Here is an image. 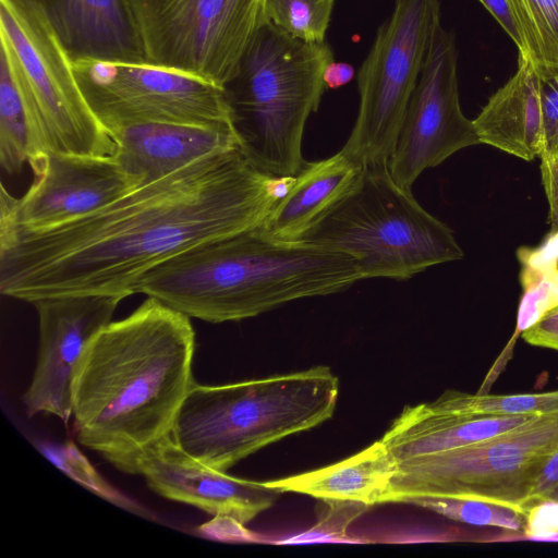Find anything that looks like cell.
<instances>
[{"instance_id": "1", "label": "cell", "mask_w": 558, "mask_h": 558, "mask_svg": "<svg viewBox=\"0 0 558 558\" xmlns=\"http://www.w3.org/2000/svg\"><path fill=\"white\" fill-rule=\"evenodd\" d=\"M293 181L258 171L235 148L51 229L0 226V292L29 303L71 294L125 299L173 256L259 227Z\"/></svg>"}, {"instance_id": "2", "label": "cell", "mask_w": 558, "mask_h": 558, "mask_svg": "<svg viewBox=\"0 0 558 558\" xmlns=\"http://www.w3.org/2000/svg\"><path fill=\"white\" fill-rule=\"evenodd\" d=\"M195 332L190 317L157 299L110 322L90 341L73 387L76 439L118 470L171 435L190 389Z\"/></svg>"}, {"instance_id": "3", "label": "cell", "mask_w": 558, "mask_h": 558, "mask_svg": "<svg viewBox=\"0 0 558 558\" xmlns=\"http://www.w3.org/2000/svg\"><path fill=\"white\" fill-rule=\"evenodd\" d=\"M363 271L355 258L259 227L214 239L158 265L137 293L207 323L251 318L303 298L347 290Z\"/></svg>"}, {"instance_id": "4", "label": "cell", "mask_w": 558, "mask_h": 558, "mask_svg": "<svg viewBox=\"0 0 558 558\" xmlns=\"http://www.w3.org/2000/svg\"><path fill=\"white\" fill-rule=\"evenodd\" d=\"M333 60L326 43H306L264 23L222 86L239 149L258 171L295 177L304 128L317 111L324 71Z\"/></svg>"}, {"instance_id": "5", "label": "cell", "mask_w": 558, "mask_h": 558, "mask_svg": "<svg viewBox=\"0 0 558 558\" xmlns=\"http://www.w3.org/2000/svg\"><path fill=\"white\" fill-rule=\"evenodd\" d=\"M338 396L339 379L324 365L220 386L195 383L171 436L194 459L226 472L259 449L329 420Z\"/></svg>"}, {"instance_id": "6", "label": "cell", "mask_w": 558, "mask_h": 558, "mask_svg": "<svg viewBox=\"0 0 558 558\" xmlns=\"http://www.w3.org/2000/svg\"><path fill=\"white\" fill-rule=\"evenodd\" d=\"M299 241L352 256L365 279L407 280L464 255L452 230L392 179L388 163L364 167Z\"/></svg>"}, {"instance_id": "7", "label": "cell", "mask_w": 558, "mask_h": 558, "mask_svg": "<svg viewBox=\"0 0 558 558\" xmlns=\"http://www.w3.org/2000/svg\"><path fill=\"white\" fill-rule=\"evenodd\" d=\"M2 58L26 108L31 129L29 162L53 151L106 156L114 143L89 108L72 62L32 10L0 0Z\"/></svg>"}, {"instance_id": "8", "label": "cell", "mask_w": 558, "mask_h": 558, "mask_svg": "<svg viewBox=\"0 0 558 558\" xmlns=\"http://www.w3.org/2000/svg\"><path fill=\"white\" fill-rule=\"evenodd\" d=\"M557 448L558 411L541 414L492 438L398 461L386 504L462 498L522 513L536 471Z\"/></svg>"}, {"instance_id": "9", "label": "cell", "mask_w": 558, "mask_h": 558, "mask_svg": "<svg viewBox=\"0 0 558 558\" xmlns=\"http://www.w3.org/2000/svg\"><path fill=\"white\" fill-rule=\"evenodd\" d=\"M440 23L438 0H396L356 80L360 106L342 151L363 167L388 163Z\"/></svg>"}, {"instance_id": "10", "label": "cell", "mask_w": 558, "mask_h": 558, "mask_svg": "<svg viewBox=\"0 0 558 558\" xmlns=\"http://www.w3.org/2000/svg\"><path fill=\"white\" fill-rule=\"evenodd\" d=\"M147 64L222 87L258 28L266 0H128Z\"/></svg>"}, {"instance_id": "11", "label": "cell", "mask_w": 558, "mask_h": 558, "mask_svg": "<svg viewBox=\"0 0 558 558\" xmlns=\"http://www.w3.org/2000/svg\"><path fill=\"white\" fill-rule=\"evenodd\" d=\"M89 108L111 136L131 124L230 122L222 87L151 64L96 60L72 62Z\"/></svg>"}, {"instance_id": "12", "label": "cell", "mask_w": 558, "mask_h": 558, "mask_svg": "<svg viewBox=\"0 0 558 558\" xmlns=\"http://www.w3.org/2000/svg\"><path fill=\"white\" fill-rule=\"evenodd\" d=\"M477 144L473 120L463 114L460 106L454 35L439 23L433 33L388 169L400 186L411 189L424 170Z\"/></svg>"}, {"instance_id": "13", "label": "cell", "mask_w": 558, "mask_h": 558, "mask_svg": "<svg viewBox=\"0 0 558 558\" xmlns=\"http://www.w3.org/2000/svg\"><path fill=\"white\" fill-rule=\"evenodd\" d=\"M34 181L20 198L0 187V226L29 231L83 218L142 185L114 155L49 151L29 162Z\"/></svg>"}, {"instance_id": "14", "label": "cell", "mask_w": 558, "mask_h": 558, "mask_svg": "<svg viewBox=\"0 0 558 558\" xmlns=\"http://www.w3.org/2000/svg\"><path fill=\"white\" fill-rule=\"evenodd\" d=\"M124 298L71 294L36 300L39 345L36 368L23 396L28 415L53 414L64 424L72 417L73 387L83 355L110 322Z\"/></svg>"}, {"instance_id": "15", "label": "cell", "mask_w": 558, "mask_h": 558, "mask_svg": "<svg viewBox=\"0 0 558 558\" xmlns=\"http://www.w3.org/2000/svg\"><path fill=\"white\" fill-rule=\"evenodd\" d=\"M134 474L143 475L149 488L167 499L243 525L270 508L281 494L265 482L238 478L202 463L181 449L171 435L136 459Z\"/></svg>"}, {"instance_id": "16", "label": "cell", "mask_w": 558, "mask_h": 558, "mask_svg": "<svg viewBox=\"0 0 558 558\" xmlns=\"http://www.w3.org/2000/svg\"><path fill=\"white\" fill-rule=\"evenodd\" d=\"M34 11L71 62L96 60L147 64L128 0H10Z\"/></svg>"}, {"instance_id": "17", "label": "cell", "mask_w": 558, "mask_h": 558, "mask_svg": "<svg viewBox=\"0 0 558 558\" xmlns=\"http://www.w3.org/2000/svg\"><path fill=\"white\" fill-rule=\"evenodd\" d=\"M111 138L114 157L143 184L202 158L239 148L231 122L214 125L136 123L116 131Z\"/></svg>"}, {"instance_id": "18", "label": "cell", "mask_w": 558, "mask_h": 558, "mask_svg": "<svg viewBox=\"0 0 558 558\" xmlns=\"http://www.w3.org/2000/svg\"><path fill=\"white\" fill-rule=\"evenodd\" d=\"M480 144L526 161L543 154V118L538 75L530 57L520 56L515 74L473 120Z\"/></svg>"}, {"instance_id": "19", "label": "cell", "mask_w": 558, "mask_h": 558, "mask_svg": "<svg viewBox=\"0 0 558 558\" xmlns=\"http://www.w3.org/2000/svg\"><path fill=\"white\" fill-rule=\"evenodd\" d=\"M541 414L458 415L429 411L424 403L405 407L381 441L397 461L442 452L498 436Z\"/></svg>"}, {"instance_id": "20", "label": "cell", "mask_w": 558, "mask_h": 558, "mask_svg": "<svg viewBox=\"0 0 558 558\" xmlns=\"http://www.w3.org/2000/svg\"><path fill=\"white\" fill-rule=\"evenodd\" d=\"M364 167L342 150L306 161L259 229L272 239L299 241L356 182Z\"/></svg>"}, {"instance_id": "21", "label": "cell", "mask_w": 558, "mask_h": 558, "mask_svg": "<svg viewBox=\"0 0 558 558\" xmlns=\"http://www.w3.org/2000/svg\"><path fill=\"white\" fill-rule=\"evenodd\" d=\"M398 461L387 446L375 441L331 465L265 482L281 493H299L320 500L386 504Z\"/></svg>"}, {"instance_id": "22", "label": "cell", "mask_w": 558, "mask_h": 558, "mask_svg": "<svg viewBox=\"0 0 558 558\" xmlns=\"http://www.w3.org/2000/svg\"><path fill=\"white\" fill-rule=\"evenodd\" d=\"M424 404L429 411L442 414L490 416L546 414L558 411V390L519 395L486 392L471 395L449 390L435 401Z\"/></svg>"}, {"instance_id": "23", "label": "cell", "mask_w": 558, "mask_h": 558, "mask_svg": "<svg viewBox=\"0 0 558 558\" xmlns=\"http://www.w3.org/2000/svg\"><path fill=\"white\" fill-rule=\"evenodd\" d=\"M520 281L522 295L514 332L493 364L478 392L488 390L505 368L519 336L558 306V267L550 269L521 267Z\"/></svg>"}, {"instance_id": "24", "label": "cell", "mask_w": 558, "mask_h": 558, "mask_svg": "<svg viewBox=\"0 0 558 558\" xmlns=\"http://www.w3.org/2000/svg\"><path fill=\"white\" fill-rule=\"evenodd\" d=\"M31 155L29 121L20 89L8 63L0 58V166L20 172Z\"/></svg>"}, {"instance_id": "25", "label": "cell", "mask_w": 558, "mask_h": 558, "mask_svg": "<svg viewBox=\"0 0 558 558\" xmlns=\"http://www.w3.org/2000/svg\"><path fill=\"white\" fill-rule=\"evenodd\" d=\"M526 53L535 64L558 63V0H509Z\"/></svg>"}, {"instance_id": "26", "label": "cell", "mask_w": 558, "mask_h": 558, "mask_svg": "<svg viewBox=\"0 0 558 558\" xmlns=\"http://www.w3.org/2000/svg\"><path fill=\"white\" fill-rule=\"evenodd\" d=\"M336 0H266L265 20L306 43L325 41Z\"/></svg>"}, {"instance_id": "27", "label": "cell", "mask_w": 558, "mask_h": 558, "mask_svg": "<svg viewBox=\"0 0 558 558\" xmlns=\"http://www.w3.org/2000/svg\"><path fill=\"white\" fill-rule=\"evenodd\" d=\"M410 504L448 519L480 526H494L521 533L524 514L508 507L462 498H421Z\"/></svg>"}, {"instance_id": "28", "label": "cell", "mask_w": 558, "mask_h": 558, "mask_svg": "<svg viewBox=\"0 0 558 558\" xmlns=\"http://www.w3.org/2000/svg\"><path fill=\"white\" fill-rule=\"evenodd\" d=\"M41 451L65 474L99 497L135 514L149 517L144 508L120 494L101 478L72 441L62 447H44Z\"/></svg>"}, {"instance_id": "29", "label": "cell", "mask_w": 558, "mask_h": 558, "mask_svg": "<svg viewBox=\"0 0 558 558\" xmlns=\"http://www.w3.org/2000/svg\"><path fill=\"white\" fill-rule=\"evenodd\" d=\"M323 501L325 507L322 509L316 524L303 535L294 537L293 542L345 538L349 524L372 507L357 501Z\"/></svg>"}, {"instance_id": "30", "label": "cell", "mask_w": 558, "mask_h": 558, "mask_svg": "<svg viewBox=\"0 0 558 558\" xmlns=\"http://www.w3.org/2000/svg\"><path fill=\"white\" fill-rule=\"evenodd\" d=\"M535 66L543 118L542 156L554 155L558 154V63H538Z\"/></svg>"}, {"instance_id": "31", "label": "cell", "mask_w": 558, "mask_h": 558, "mask_svg": "<svg viewBox=\"0 0 558 558\" xmlns=\"http://www.w3.org/2000/svg\"><path fill=\"white\" fill-rule=\"evenodd\" d=\"M524 527L520 535H501L489 542H550L558 534V500H544L533 505L524 512Z\"/></svg>"}, {"instance_id": "32", "label": "cell", "mask_w": 558, "mask_h": 558, "mask_svg": "<svg viewBox=\"0 0 558 558\" xmlns=\"http://www.w3.org/2000/svg\"><path fill=\"white\" fill-rule=\"evenodd\" d=\"M544 500H558V448L542 462L536 471L522 502V513L524 514L526 509Z\"/></svg>"}, {"instance_id": "33", "label": "cell", "mask_w": 558, "mask_h": 558, "mask_svg": "<svg viewBox=\"0 0 558 558\" xmlns=\"http://www.w3.org/2000/svg\"><path fill=\"white\" fill-rule=\"evenodd\" d=\"M521 267L550 269L558 267V230L550 231L536 247L522 246L517 252Z\"/></svg>"}, {"instance_id": "34", "label": "cell", "mask_w": 558, "mask_h": 558, "mask_svg": "<svg viewBox=\"0 0 558 558\" xmlns=\"http://www.w3.org/2000/svg\"><path fill=\"white\" fill-rule=\"evenodd\" d=\"M517 45L520 56H527L524 39L509 0H480Z\"/></svg>"}, {"instance_id": "35", "label": "cell", "mask_w": 558, "mask_h": 558, "mask_svg": "<svg viewBox=\"0 0 558 558\" xmlns=\"http://www.w3.org/2000/svg\"><path fill=\"white\" fill-rule=\"evenodd\" d=\"M525 342L558 351V306L549 311L522 335Z\"/></svg>"}, {"instance_id": "36", "label": "cell", "mask_w": 558, "mask_h": 558, "mask_svg": "<svg viewBox=\"0 0 558 558\" xmlns=\"http://www.w3.org/2000/svg\"><path fill=\"white\" fill-rule=\"evenodd\" d=\"M542 183L549 205L550 231L558 230V154L541 157Z\"/></svg>"}, {"instance_id": "37", "label": "cell", "mask_w": 558, "mask_h": 558, "mask_svg": "<svg viewBox=\"0 0 558 558\" xmlns=\"http://www.w3.org/2000/svg\"><path fill=\"white\" fill-rule=\"evenodd\" d=\"M354 68L341 61H331L324 71L325 86L330 89H337L347 85L354 76Z\"/></svg>"}, {"instance_id": "38", "label": "cell", "mask_w": 558, "mask_h": 558, "mask_svg": "<svg viewBox=\"0 0 558 558\" xmlns=\"http://www.w3.org/2000/svg\"><path fill=\"white\" fill-rule=\"evenodd\" d=\"M550 542H558V534H557V535H555V536L551 538V541H550Z\"/></svg>"}]
</instances>
